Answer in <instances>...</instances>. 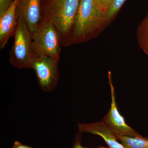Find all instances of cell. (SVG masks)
Listing matches in <instances>:
<instances>
[{
    "label": "cell",
    "mask_w": 148,
    "mask_h": 148,
    "mask_svg": "<svg viewBox=\"0 0 148 148\" xmlns=\"http://www.w3.org/2000/svg\"><path fill=\"white\" fill-rule=\"evenodd\" d=\"M108 22L107 15L98 8L93 0H80L69 33L68 46L88 39Z\"/></svg>",
    "instance_id": "obj_1"
},
{
    "label": "cell",
    "mask_w": 148,
    "mask_h": 148,
    "mask_svg": "<svg viewBox=\"0 0 148 148\" xmlns=\"http://www.w3.org/2000/svg\"><path fill=\"white\" fill-rule=\"evenodd\" d=\"M80 0H42L43 18L54 25L60 35L61 46H68L69 33Z\"/></svg>",
    "instance_id": "obj_2"
},
{
    "label": "cell",
    "mask_w": 148,
    "mask_h": 148,
    "mask_svg": "<svg viewBox=\"0 0 148 148\" xmlns=\"http://www.w3.org/2000/svg\"><path fill=\"white\" fill-rule=\"evenodd\" d=\"M32 36L33 56H48L59 60L61 38L58 31L51 21L43 17Z\"/></svg>",
    "instance_id": "obj_3"
},
{
    "label": "cell",
    "mask_w": 148,
    "mask_h": 148,
    "mask_svg": "<svg viewBox=\"0 0 148 148\" xmlns=\"http://www.w3.org/2000/svg\"><path fill=\"white\" fill-rule=\"evenodd\" d=\"M13 36L14 42L9 53L11 64L18 69H31L33 58L32 36L26 23L21 18H17Z\"/></svg>",
    "instance_id": "obj_4"
},
{
    "label": "cell",
    "mask_w": 148,
    "mask_h": 148,
    "mask_svg": "<svg viewBox=\"0 0 148 148\" xmlns=\"http://www.w3.org/2000/svg\"><path fill=\"white\" fill-rule=\"evenodd\" d=\"M58 61L48 56H33L31 69L34 71L38 84L44 91H52L58 84Z\"/></svg>",
    "instance_id": "obj_5"
},
{
    "label": "cell",
    "mask_w": 148,
    "mask_h": 148,
    "mask_svg": "<svg viewBox=\"0 0 148 148\" xmlns=\"http://www.w3.org/2000/svg\"><path fill=\"white\" fill-rule=\"evenodd\" d=\"M108 81L112 100L111 108L102 121L108 125L116 135L132 137L140 136V135L137 131L126 123L124 118L120 114L116 101L114 87L112 82V73L110 71L108 72Z\"/></svg>",
    "instance_id": "obj_6"
},
{
    "label": "cell",
    "mask_w": 148,
    "mask_h": 148,
    "mask_svg": "<svg viewBox=\"0 0 148 148\" xmlns=\"http://www.w3.org/2000/svg\"><path fill=\"white\" fill-rule=\"evenodd\" d=\"M16 15L26 23L32 36L43 20L42 0H18Z\"/></svg>",
    "instance_id": "obj_7"
},
{
    "label": "cell",
    "mask_w": 148,
    "mask_h": 148,
    "mask_svg": "<svg viewBox=\"0 0 148 148\" xmlns=\"http://www.w3.org/2000/svg\"><path fill=\"white\" fill-rule=\"evenodd\" d=\"M79 132H87L101 137L111 148H126L117 140L112 130L101 121L90 123H79Z\"/></svg>",
    "instance_id": "obj_8"
},
{
    "label": "cell",
    "mask_w": 148,
    "mask_h": 148,
    "mask_svg": "<svg viewBox=\"0 0 148 148\" xmlns=\"http://www.w3.org/2000/svg\"><path fill=\"white\" fill-rule=\"evenodd\" d=\"M14 0L11 6L1 16H0V49L6 45L10 38L13 36L17 25L16 15V3Z\"/></svg>",
    "instance_id": "obj_9"
},
{
    "label": "cell",
    "mask_w": 148,
    "mask_h": 148,
    "mask_svg": "<svg viewBox=\"0 0 148 148\" xmlns=\"http://www.w3.org/2000/svg\"><path fill=\"white\" fill-rule=\"evenodd\" d=\"M116 138L126 148H148V139L140 136H123L116 134Z\"/></svg>",
    "instance_id": "obj_10"
},
{
    "label": "cell",
    "mask_w": 148,
    "mask_h": 148,
    "mask_svg": "<svg viewBox=\"0 0 148 148\" xmlns=\"http://www.w3.org/2000/svg\"><path fill=\"white\" fill-rule=\"evenodd\" d=\"M137 38L140 48L148 56V19L146 17L138 26Z\"/></svg>",
    "instance_id": "obj_11"
},
{
    "label": "cell",
    "mask_w": 148,
    "mask_h": 148,
    "mask_svg": "<svg viewBox=\"0 0 148 148\" xmlns=\"http://www.w3.org/2000/svg\"><path fill=\"white\" fill-rule=\"evenodd\" d=\"M125 1L126 0H111L107 13V17L108 21H110L118 12Z\"/></svg>",
    "instance_id": "obj_12"
},
{
    "label": "cell",
    "mask_w": 148,
    "mask_h": 148,
    "mask_svg": "<svg viewBox=\"0 0 148 148\" xmlns=\"http://www.w3.org/2000/svg\"><path fill=\"white\" fill-rule=\"evenodd\" d=\"M96 6L104 14L107 15L111 0H93Z\"/></svg>",
    "instance_id": "obj_13"
},
{
    "label": "cell",
    "mask_w": 148,
    "mask_h": 148,
    "mask_svg": "<svg viewBox=\"0 0 148 148\" xmlns=\"http://www.w3.org/2000/svg\"><path fill=\"white\" fill-rule=\"evenodd\" d=\"M14 0H0V16L3 15L11 6Z\"/></svg>",
    "instance_id": "obj_14"
},
{
    "label": "cell",
    "mask_w": 148,
    "mask_h": 148,
    "mask_svg": "<svg viewBox=\"0 0 148 148\" xmlns=\"http://www.w3.org/2000/svg\"><path fill=\"white\" fill-rule=\"evenodd\" d=\"M80 133V132H79V133H78V134H77L76 135L73 148H86L84 147L82 145V137Z\"/></svg>",
    "instance_id": "obj_15"
},
{
    "label": "cell",
    "mask_w": 148,
    "mask_h": 148,
    "mask_svg": "<svg viewBox=\"0 0 148 148\" xmlns=\"http://www.w3.org/2000/svg\"><path fill=\"white\" fill-rule=\"evenodd\" d=\"M12 148H34L29 147V146L22 145L18 141H15L14 143L13 147Z\"/></svg>",
    "instance_id": "obj_16"
},
{
    "label": "cell",
    "mask_w": 148,
    "mask_h": 148,
    "mask_svg": "<svg viewBox=\"0 0 148 148\" xmlns=\"http://www.w3.org/2000/svg\"><path fill=\"white\" fill-rule=\"evenodd\" d=\"M95 148H110V147H102V146H99V147H98Z\"/></svg>",
    "instance_id": "obj_17"
},
{
    "label": "cell",
    "mask_w": 148,
    "mask_h": 148,
    "mask_svg": "<svg viewBox=\"0 0 148 148\" xmlns=\"http://www.w3.org/2000/svg\"><path fill=\"white\" fill-rule=\"evenodd\" d=\"M146 18H148V15H147V16H146Z\"/></svg>",
    "instance_id": "obj_18"
}]
</instances>
